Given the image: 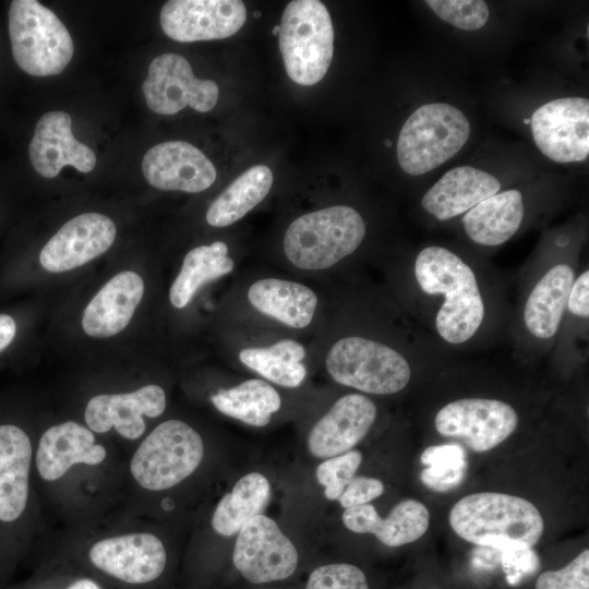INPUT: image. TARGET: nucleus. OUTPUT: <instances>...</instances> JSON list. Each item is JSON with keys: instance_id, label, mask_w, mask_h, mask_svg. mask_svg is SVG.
<instances>
[{"instance_id": "f257e3e1", "label": "nucleus", "mask_w": 589, "mask_h": 589, "mask_svg": "<svg viewBox=\"0 0 589 589\" xmlns=\"http://www.w3.org/2000/svg\"><path fill=\"white\" fill-rule=\"evenodd\" d=\"M410 281L417 320L437 345L461 350L482 346L507 321L501 284L490 268L447 247L419 250Z\"/></svg>"}, {"instance_id": "f03ea898", "label": "nucleus", "mask_w": 589, "mask_h": 589, "mask_svg": "<svg viewBox=\"0 0 589 589\" xmlns=\"http://www.w3.org/2000/svg\"><path fill=\"white\" fill-rule=\"evenodd\" d=\"M448 519L467 542L502 551L530 549L544 530L541 513L531 502L497 492L464 496L453 505Z\"/></svg>"}, {"instance_id": "7ed1b4c3", "label": "nucleus", "mask_w": 589, "mask_h": 589, "mask_svg": "<svg viewBox=\"0 0 589 589\" xmlns=\"http://www.w3.org/2000/svg\"><path fill=\"white\" fill-rule=\"evenodd\" d=\"M365 233L366 225L358 211L334 205L294 219L286 230L284 251L300 269H326L356 252Z\"/></svg>"}, {"instance_id": "20e7f679", "label": "nucleus", "mask_w": 589, "mask_h": 589, "mask_svg": "<svg viewBox=\"0 0 589 589\" xmlns=\"http://www.w3.org/2000/svg\"><path fill=\"white\" fill-rule=\"evenodd\" d=\"M576 275L577 265L569 261L533 266L515 311L513 326L520 349L542 354L558 341L568 292Z\"/></svg>"}, {"instance_id": "39448f33", "label": "nucleus", "mask_w": 589, "mask_h": 589, "mask_svg": "<svg viewBox=\"0 0 589 589\" xmlns=\"http://www.w3.org/2000/svg\"><path fill=\"white\" fill-rule=\"evenodd\" d=\"M409 354L374 338L352 335L328 350L325 365L337 383L373 395H393L412 377Z\"/></svg>"}, {"instance_id": "423d86ee", "label": "nucleus", "mask_w": 589, "mask_h": 589, "mask_svg": "<svg viewBox=\"0 0 589 589\" xmlns=\"http://www.w3.org/2000/svg\"><path fill=\"white\" fill-rule=\"evenodd\" d=\"M279 49L289 77L310 86L326 74L334 52L329 12L318 0H293L284 10Z\"/></svg>"}, {"instance_id": "0eeeda50", "label": "nucleus", "mask_w": 589, "mask_h": 589, "mask_svg": "<svg viewBox=\"0 0 589 589\" xmlns=\"http://www.w3.org/2000/svg\"><path fill=\"white\" fill-rule=\"evenodd\" d=\"M469 135V121L458 108L445 103L423 105L400 130L398 163L411 176L423 175L456 155Z\"/></svg>"}, {"instance_id": "6e6552de", "label": "nucleus", "mask_w": 589, "mask_h": 589, "mask_svg": "<svg viewBox=\"0 0 589 589\" xmlns=\"http://www.w3.org/2000/svg\"><path fill=\"white\" fill-rule=\"evenodd\" d=\"M9 34L16 64L31 75H57L73 57L74 45L69 31L38 1L11 2Z\"/></svg>"}, {"instance_id": "1a4fd4ad", "label": "nucleus", "mask_w": 589, "mask_h": 589, "mask_svg": "<svg viewBox=\"0 0 589 589\" xmlns=\"http://www.w3.org/2000/svg\"><path fill=\"white\" fill-rule=\"evenodd\" d=\"M203 456L201 435L183 421L167 420L141 443L131 459L130 469L142 488L161 491L191 476Z\"/></svg>"}, {"instance_id": "9d476101", "label": "nucleus", "mask_w": 589, "mask_h": 589, "mask_svg": "<svg viewBox=\"0 0 589 589\" xmlns=\"http://www.w3.org/2000/svg\"><path fill=\"white\" fill-rule=\"evenodd\" d=\"M519 424L509 402L489 397H462L448 401L435 413L434 428L445 437L462 442L476 453L488 452L508 438Z\"/></svg>"}, {"instance_id": "9b49d317", "label": "nucleus", "mask_w": 589, "mask_h": 589, "mask_svg": "<svg viewBox=\"0 0 589 589\" xmlns=\"http://www.w3.org/2000/svg\"><path fill=\"white\" fill-rule=\"evenodd\" d=\"M142 88L147 107L159 115H175L187 106L207 112L219 95L214 81L195 77L188 60L177 53L156 57Z\"/></svg>"}, {"instance_id": "f8f14e48", "label": "nucleus", "mask_w": 589, "mask_h": 589, "mask_svg": "<svg viewBox=\"0 0 589 589\" xmlns=\"http://www.w3.org/2000/svg\"><path fill=\"white\" fill-rule=\"evenodd\" d=\"M232 561L247 580L264 584L291 576L298 565V552L277 524L260 514L238 532Z\"/></svg>"}, {"instance_id": "ddd939ff", "label": "nucleus", "mask_w": 589, "mask_h": 589, "mask_svg": "<svg viewBox=\"0 0 589 589\" xmlns=\"http://www.w3.org/2000/svg\"><path fill=\"white\" fill-rule=\"evenodd\" d=\"M531 119L533 140L556 163L585 160L589 155V101L581 97L551 100Z\"/></svg>"}, {"instance_id": "4468645a", "label": "nucleus", "mask_w": 589, "mask_h": 589, "mask_svg": "<svg viewBox=\"0 0 589 589\" xmlns=\"http://www.w3.org/2000/svg\"><path fill=\"white\" fill-rule=\"evenodd\" d=\"M245 20V5L239 0H171L160 11L164 33L181 43L230 37Z\"/></svg>"}, {"instance_id": "2eb2a0df", "label": "nucleus", "mask_w": 589, "mask_h": 589, "mask_svg": "<svg viewBox=\"0 0 589 589\" xmlns=\"http://www.w3.org/2000/svg\"><path fill=\"white\" fill-rule=\"evenodd\" d=\"M89 562L109 577L129 585H145L159 578L167 553L152 533H128L106 538L92 545Z\"/></svg>"}, {"instance_id": "dca6fc26", "label": "nucleus", "mask_w": 589, "mask_h": 589, "mask_svg": "<svg viewBox=\"0 0 589 589\" xmlns=\"http://www.w3.org/2000/svg\"><path fill=\"white\" fill-rule=\"evenodd\" d=\"M116 233L109 217L98 213L81 214L67 221L46 243L39 262L51 273L74 269L106 252Z\"/></svg>"}, {"instance_id": "f3484780", "label": "nucleus", "mask_w": 589, "mask_h": 589, "mask_svg": "<svg viewBox=\"0 0 589 589\" xmlns=\"http://www.w3.org/2000/svg\"><path fill=\"white\" fill-rule=\"evenodd\" d=\"M147 182L159 190L199 193L216 180L213 163L192 144L183 141L159 143L142 161Z\"/></svg>"}, {"instance_id": "a211bd4d", "label": "nucleus", "mask_w": 589, "mask_h": 589, "mask_svg": "<svg viewBox=\"0 0 589 589\" xmlns=\"http://www.w3.org/2000/svg\"><path fill=\"white\" fill-rule=\"evenodd\" d=\"M165 407L164 389L151 384L132 393L94 396L86 405L84 417L93 432L105 433L115 428L123 437L136 440L145 431L143 416L156 418Z\"/></svg>"}, {"instance_id": "6ab92c4d", "label": "nucleus", "mask_w": 589, "mask_h": 589, "mask_svg": "<svg viewBox=\"0 0 589 589\" xmlns=\"http://www.w3.org/2000/svg\"><path fill=\"white\" fill-rule=\"evenodd\" d=\"M377 416L375 404L365 395L347 394L333 405L312 428L308 448L317 458L347 453L369 432Z\"/></svg>"}, {"instance_id": "aec40b11", "label": "nucleus", "mask_w": 589, "mask_h": 589, "mask_svg": "<svg viewBox=\"0 0 589 589\" xmlns=\"http://www.w3.org/2000/svg\"><path fill=\"white\" fill-rule=\"evenodd\" d=\"M71 124V117L64 111H48L39 118L28 155L41 177L55 178L68 165L84 173L95 168V153L74 137Z\"/></svg>"}, {"instance_id": "412c9836", "label": "nucleus", "mask_w": 589, "mask_h": 589, "mask_svg": "<svg viewBox=\"0 0 589 589\" xmlns=\"http://www.w3.org/2000/svg\"><path fill=\"white\" fill-rule=\"evenodd\" d=\"M106 448L95 443L93 431L74 421L49 428L40 437L36 467L46 481L60 479L73 465H99Z\"/></svg>"}, {"instance_id": "4be33fe9", "label": "nucleus", "mask_w": 589, "mask_h": 589, "mask_svg": "<svg viewBox=\"0 0 589 589\" xmlns=\"http://www.w3.org/2000/svg\"><path fill=\"white\" fill-rule=\"evenodd\" d=\"M501 189L497 178L483 170L460 166L448 170L421 200L423 209L440 221L467 213Z\"/></svg>"}, {"instance_id": "5701e85b", "label": "nucleus", "mask_w": 589, "mask_h": 589, "mask_svg": "<svg viewBox=\"0 0 589 589\" xmlns=\"http://www.w3.org/2000/svg\"><path fill=\"white\" fill-rule=\"evenodd\" d=\"M342 522L350 531L371 533L387 546H399L425 533L430 513L423 503L408 498L396 504L386 518H381L371 504L346 508Z\"/></svg>"}, {"instance_id": "b1692460", "label": "nucleus", "mask_w": 589, "mask_h": 589, "mask_svg": "<svg viewBox=\"0 0 589 589\" xmlns=\"http://www.w3.org/2000/svg\"><path fill=\"white\" fill-rule=\"evenodd\" d=\"M141 276L125 271L113 276L84 310L82 327L92 337H111L127 327L142 300Z\"/></svg>"}, {"instance_id": "393cba45", "label": "nucleus", "mask_w": 589, "mask_h": 589, "mask_svg": "<svg viewBox=\"0 0 589 589\" xmlns=\"http://www.w3.org/2000/svg\"><path fill=\"white\" fill-rule=\"evenodd\" d=\"M32 445L13 424L0 425V521L12 522L25 510L29 490Z\"/></svg>"}, {"instance_id": "a878e982", "label": "nucleus", "mask_w": 589, "mask_h": 589, "mask_svg": "<svg viewBox=\"0 0 589 589\" xmlns=\"http://www.w3.org/2000/svg\"><path fill=\"white\" fill-rule=\"evenodd\" d=\"M524 217V196L519 190L510 189L481 201L464 214L461 223L473 243L495 248L515 236Z\"/></svg>"}, {"instance_id": "bb28decb", "label": "nucleus", "mask_w": 589, "mask_h": 589, "mask_svg": "<svg viewBox=\"0 0 589 589\" xmlns=\"http://www.w3.org/2000/svg\"><path fill=\"white\" fill-rule=\"evenodd\" d=\"M250 303L261 313L292 328L306 327L317 305V297L309 287L278 278L253 283L248 291Z\"/></svg>"}, {"instance_id": "cd10ccee", "label": "nucleus", "mask_w": 589, "mask_h": 589, "mask_svg": "<svg viewBox=\"0 0 589 589\" xmlns=\"http://www.w3.org/2000/svg\"><path fill=\"white\" fill-rule=\"evenodd\" d=\"M273 180V172L267 166L249 168L212 203L206 212V221L214 227L238 221L266 197Z\"/></svg>"}, {"instance_id": "c85d7f7f", "label": "nucleus", "mask_w": 589, "mask_h": 589, "mask_svg": "<svg viewBox=\"0 0 589 589\" xmlns=\"http://www.w3.org/2000/svg\"><path fill=\"white\" fill-rule=\"evenodd\" d=\"M271 496L268 480L259 472L243 476L216 506L213 517V529L226 537L233 536L260 515L266 507Z\"/></svg>"}, {"instance_id": "c756f323", "label": "nucleus", "mask_w": 589, "mask_h": 589, "mask_svg": "<svg viewBox=\"0 0 589 589\" xmlns=\"http://www.w3.org/2000/svg\"><path fill=\"white\" fill-rule=\"evenodd\" d=\"M233 267L228 247L223 241L192 249L170 287L171 304L177 309L184 308L204 284L229 274Z\"/></svg>"}, {"instance_id": "7c9ffc66", "label": "nucleus", "mask_w": 589, "mask_h": 589, "mask_svg": "<svg viewBox=\"0 0 589 589\" xmlns=\"http://www.w3.org/2000/svg\"><path fill=\"white\" fill-rule=\"evenodd\" d=\"M218 411L253 426L269 423L272 414L281 406L277 390L262 380H247L229 389L211 396Z\"/></svg>"}, {"instance_id": "2f4dec72", "label": "nucleus", "mask_w": 589, "mask_h": 589, "mask_svg": "<svg viewBox=\"0 0 589 589\" xmlns=\"http://www.w3.org/2000/svg\"><path fill=\"white\" fill-rule=\"evenodd\" d=\"M304 357V347L292 339L265 348H247L239 353L244 365L284 387H298L303 382L306 371L301 361Z\"/></svg>"}, {"instance_id": "473e14b6", "label": "nucleus", "mask_w": 589, "mask_h": 589, "mask_svg": "<svg viewBox=\"0 0 589 589\" xmlns=\"http://www.w3.org/2000/svg\"><path fill=\"white\" fill-rule=\"evenodd\" d=\"M420 460L426 466L420 473L422 483L431 490L445 492L455 489L464 480L467 460L459 444L428 446Z\"/></svg>"}, {"instance_id": "72a5a7b5", "label": "nucleus", "mask_w": 589, "mask_h": 589, "mask_svg": "<svg viewBox=\"0 0 589 589\" xmlns=\"http://www.w3.org/2000/svg\"><path fill=\"white\" fill-rule=\"evenodd\" d=\"M425 4L443 21L465 31L484 26L489 8L482 0H428Z\"/></svg>"}, {"instance_id": "f704fd0d", "label": "nucleus", "mask_w": 589, "mask_h": 589, "mask_svg": "<svg viewBox=\"0 0 589 589\" xmlns=\"http://www.w3.org/2000/svg\"><path fill=\"white\" fill-rule=\"evenodd\" d=\"M361 461L362 455L359 450H349L328 458L317 467L316 478L318 483L325 486L324 494L327 500H338Z\"/></svg>"}, {"instance_id": "c9c22d12", "label": "nucleus", "mask_w": 589, "mask_h": 589, "mask_svg": "<svg viewBox=\"0 0 589 589\" xmlns=\"http://www.w3.org/2000/svg\"><path fill=\"white\" fill-rule=\"evenodd\" d=\"M305 589H369L364 573L351 564H329L314 569Z\"/></svg>"}, {"instance_id": "e433bc0d", "label": "nucleus", "mask_w": 589, "mask_h": 589, "mask_svg": "<svg viewBox=\"0 0 589 589\" xmlns=\"http://www.w3.org/2000/svg\"><path fill=\"white\" fill-rule=\"evenodd\" d=\"M536 589H589V550H584L558 570L542 573Z\"/></svg>"}, {"instance_id": "4c0bfd02", "label": "nucleus", "mask_w": 589, "mask_h": 589, "mask_svg": "<svg viewBox=\"0 0 589 589\" xmlns=\"http://www.w3.org/2000/svg\"><path fill=\"white\" fill-rule=\"evenodd\" d=\"M384 493L381 480L371 477H353L338 497L345 508L369 504Z\"/></svg>"}, {"instance_id": "58836bf2", "label": "nucleus", "mask_w": 589, "mask_h": 589, "mask_svg": "<svg viewBox=\"0 0 589 589\" xmlns=\"http://www.w3.org/2000/svg\"><path fill=\"white\" fill-rule=\"evenodd\" d=\"M537 554L530 549L505 550L502 553V566L509 585H517L526 575L539 568Z\"/></svg>"}, {"instance_id": "ea45409f", "label": "nucleus", "mask_w": 589, "mask_h": 589, "mask_svg": "<svg viewBox=\"0 0 589 589\" xmlns=\"http://www.w3.org/2000/svg\"><path fill=\"white\" fill-rule=\"evenodd\" d=\"M564 317L588 323L589 318V269L580 271L568 292Z\"/></svg>"}, {"instance_id": "a19ab883", "label": "nucleus", "mask_w": 589, "mask_h": 589, "mask_svg": "<svg viewBox=\"0 0 589 589\" xmlns=\"http://www.w3.org/2000/svg\"><path fill=\"white\" fill-rule=\"evenodd\" d=\"M16 332L14 320L7 314H0V351L5 349L13 340Z\"/></svg>"}, {"instance_id": "79ce46f5", "label": "nucleus", "mask_w": 589, "mask_h": 589, "mask_svg": "<svg viewBox=\"0 0 589 589\" xmlns=\"http://www.w3.org/2000/svg\"><path fill=\"white\" fill-rule=\"evenodd\" d=\"M62 589H103L101 586L92 578L82 577L70 582Z\"/></svg>"}, {"instance_id": "37998d69", "label": "nucleus", "mask_w": 589, "mask_h": 589, "mask_svg": "<svg viewBox=\"0 0 589 589\" xmlns=\"http://www.w3.org/2000/svg\"><path fill=\"white\" fill-rule=\"evenodd\" d=\"M273 33L274 35H276L277 33L279 34V26H275Z\"/></svg>"}, {"instance_id": "c03bdc74", "label": "nucleus", "mask_w": 589, "mask_h": 589, "mask_svg": "<svg viewBox=\"0 0 589 589\" xmlns=\"http://www.w3.org/2000/svg\"><path fill=\"white\" fill-rule=\"evenodd\" d=\"M524 122H525L526 124H530V123H531V119H530V118H526V119L524 120Z\"/></svg>"}, {"instance_id": "a18cd8bd", "label": "nucleus", "mask_w": 589, "mask_h": 589, "mask_svg": "<svg viewBox=\"0 0 589 589\" xmlns=\"http://www.w3.org/2000/svg\"><path fill=\"white\" fill-rule=\"evenodd\" d=\"M392 145L389 140H386V146L389 147Z\"/></svg>"}]
</instances>
